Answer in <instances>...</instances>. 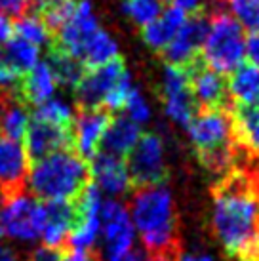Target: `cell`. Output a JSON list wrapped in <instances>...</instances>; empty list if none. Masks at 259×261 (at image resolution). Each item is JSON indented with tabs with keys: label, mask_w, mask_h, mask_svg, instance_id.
<instances>
[{
	"label": "cell",
	"mask_w": 259,
	"mask_h": 261,
	"mask_svg": "<svg viewBox=\"0 0 259 261\" xmlns=\"http://www.w3.org/2000/svg\"><path fill=\"white\" fill-rule=\"evenodd\" d=\"M33 10V0H0V15L4 17H23Z\"/></svg>",
	"instance_id": "4dcf8cb0"
},
{
	"label": "cell",
	"mask_w": 259,
	"mask_h": 261,
	"mask_svg": "<svg viewBox=\"0 0 259 261\" xmlns=\"http://www.w3.org/2000/svg\"><path fill=\"white\" fill-rule=\"evenodd\" d=\"M67 0H33V10H35L36 14H42L46 10H50L54 6H59V4H63Z\"/></svg>",
	"instance_id": "8d00e7d4"
},
{
	"label": "cell",
	"mask_w": 259,
	"mask_h": 261,
	"mask_svg": "<svg viewBox=\"0 0 259 261\" xmlns=\"http://www.w3.org/2000/svg\"><path fill=\"white\" fill-rule=\"evenodd\" d=\"M0 51H2L0 58L4 59L6 63H10L23 76L38 63V58H40V48L21 37H12L10 42Z\"/></svg>",
	"instance_id": "cb8c5ba5"
},
{
	"label": "cell",
	"mask_w": 259,
	"mask_h": 261,
	"mask_svg": "<svg viewBox=\"0 0 259 261\" xmlns=\"http://www.w3.org/2000/svg\"><path fill=\"white\" fill-rule=\"evenodd\" d=\"M181 261H214L208 254H185L181 255Z\"/></svg>",
	"instance_id": "60d3db41"
},
{
	"label": "cell",
	"mask_w": 259,
	"mask_h": 261,
	"mask_svg": "<svg viewBox=\"0 0 259 261\" xmlns=\"http://www.w3.org/2000/svg\"><path fill=\"white\" fill-rule=\"evenodd\" d=\"M90 175L101 193H107L115 198L126 195L132 189L126 160L120 156L97 152L90 162Z\"/></svg>",
	"instance_id": "2e32d148"
},
{
	"label": "cell",
	"mask_w": 259,
	"mask_h": 261,
	"mask_svg": "<svg viewBox=\"0 0 259 261\" xmlns=\"http://www.w3.org/2000/svg\"><path fill=\"white\" fill-rule=\"evenodd\" d=\"M0 225L4 234L17 242H35L40 239L42 214L40 200L33 196L15 195L0 202Z\"/></svg>",
	"instance_id": "8992f818"
},
{
	"label": "cell",
	"mask_w": 259,
	"mask_h": 261,
	"mask_svg": "<svg viewBox=\"0 0 259 261\" xmlns=\"http://www.w3.org/2000/svg\"><path fill=\"white\" fill-rule=\"evenodd\" d=\"M227 88L232 105L259 107V67L242 63L230 73Z\"/></svg>",
	"instance_id": "44dd1931"
},
{
	"label": "cell",
	"mask_w": 259,
	"mask_h": 261,
	"mask_svg": "<svg viewBox=\"0 0 259 261\" xmlns=\"http://www.w3.org/2000/svg\"><path fill=\"white\" fill-rule=\"evenodd\" d=\"M170 4L179 6L181 10H185L187 14H194L204 10V0H170Z\"/></svg>",
	"instance_id": "d590c367"
},
{
	"label": "cell",
	"mask_w": 259,
	"mask_h": 261,
	"mask_svg": "<svg viewBox=\"0 0 259 261\" xmlns=\"http://www.w3.org/2000/svg\"><path fill=\"white\" fill-rule=\"evenodd\" d=\"M14 35L29 40L35 46H51L54 44V35H51L50 27L46 25L42 15L31 12V14L19 17L14 25Z\"/></svg>",
	"instance_id": "484cf974"
},
{
	"label": "cell",
	"mask_w": 259,
	"mask_h": 261,
	"mask_svg": "<svg viewBox=\"0 0 259 261\" xmlns=\"http://www.w3.org/2000/svg\"><path fill=\"white\" fill-rule=\"evenodd\" d=\"M12 37H14V23L4 15H0V50L10 42Z\"/></svg>",
	"instance_id": "e575fe53"
},
{
	"label": "cell",
	"mask_w": 259,
	"mask_h": 261,
	"mask_svg": "<svg viewBox=\"0 0 259 261\" xmlns=\"http://www.w3.org/2000/svg\"><path fill=\"white\" fill-rule=\"evenodd\" d=\"M97 29H99V23H97L92 2L90 0H76L69 21L54 35L51 46L80 59V54L84 50L86 42Z\"/></svg>",
	"instance_id": "7c38bea8"
},
{
	"label": "cell",
	"mask_w": 259,
	"mask_h": 261,
	"mask_svg": "<svg viewBox=\"0 0 259 261\" xmlns=\"http://www.w3.org/2000/svg\"><path fill=\"white\" fill-rule=\"evenodd\" d=\"M214 232L232 261H259V195L250 175L232 170L214 185Z\"/></svg>",
	"instance_id": "6da1fadb"
},
{
	"label": "cell",
	"mask_w": 259,
	"mask_h": 261,
	"mask_svg": "<svg viewBox=\"0 0 259 261\" xmlns=\"http://www.w3.org/2000/svg\"><path fill=\"white\" fill-rule=\"evenodd\" d=\"M189 88L193 99L200 109H230L229 88L223 74L212 71L200 61V58L189 65Z\"/></svg>",
	"instance_id": "8fae6325"
},
{
	"label": "cell",
	"mask_w": 259,
	"mask_h": 261,
	"mask_svg": "<svg viewBox=\"0 0 259 261\" xmlns=\"http://www.w3.org/2000/svg\"><path fill=\"white\" fill-rule=\"evenodd\" d=\"M23 139H25V152L33 164L48 154L72 149V128L54 126V124L42 122L31 116L29 128L25 132Z\"/></svg>",
	"instance_id": "9a60e30c"
},
{
	"label": "cell",
	"mask_w": 259,
	"mask_h": 261,
	"mask_svg": "<svg viewBox=\"0 0 259 261\" xmlns=\"http://www.w3.org/2000/svg\"><path fill=\"white\" fill-rule=\"evenodd\" d=\"M124 109L128 113V118H132L136 124H145L149 122V118H151V107H149V103L145 99V95L137 88H134L130 92Z\"/></svg>",
	"instance_id": "f546056e"
},
{
	"label": "cell",
	"mask_w": 259,
	"mask_h": 261,
	"mask_svg": "<svg viewBox=\"0 0 259 261\" xmlns=\"http://www.w3.org/2000/svg\"><path fill=\"white\" fill-rule=\"evenodd\" d=\"M118 58V44L107 31L99 29L95 31L86 42L84 50L80 54V61L84 63L86 69H95L113 61Z\"/></svg>",
	"instance_id": "7402d4cb"
},
{
	"label": "cell",
	"mask_w": 259,
	"mask_h": 261,
	"mask_svg": "<svg viewBox=\"0 0 259 261\" xmlns=\"http://www.w3.org/2000/svg\"><path fill=\"white\" fill-rule=\"evenodd\" d=\"M29 105L19 94H0V134L10 139L21 141L29 128Z\"/></svg>",
	"instance_id": "ffe728a7"
},
{
	"label": "cell",
	"mask_w": 259,
	"mask_h": 261,
	"mask_svg": "<svg viewBox=\"0 0 259 261\" xmlns=\"http://www.w3.org/2000/svg\"><path fill=\"white\" fill-rule=\"evenodd\" d=\"M113 116L107 109H79L72 122V149L86 162H92L99 152L101 139Z\"/></svg>",
	"instance_id": "4fadbf2b"
},
{
	"label": "cell",
	"mask_w": 259,
	"mask_h": 261,
	"mask_svg": "<svg viewBox=\"0 0 259 261\" xmlns=\"http://www.w3.org/2000/svg\"><path fill=\"white\" fill-rule=\"evenodd\" d=\"M48 65L58 79V84H63L67 88H76L84 73L86 67L84 63L76 59L74 56L67 54V51L59 50L56 46H50V56H48Z\"/></svg>",
	"instance_id": "603a6c76"
},
{
	"label": "cell",
	"mask_w": 259,
	"mask_h": 261,
	"mask_svg": "<svg viewBox=\"0 0 259 261\" xmlns=\"http://www.w3.org/2000/svg\"><path fill=\"white\" fill-rule=\"evenodd\" d=\"M126 166H128L132 187L143 189L162 185L168 177L162 139L152 132L141 134L136 147L130 151Z\"/></svg>",
	"instance_id": "5b68a950"
},
{
	"label": "cell",
	"mask_w": 259,
	"mask_h": 261,
	"mask_svg": "<svg viewBox=\"0 0 259 261\" xmlns=\"http://www.w3.org/2000/svg\"><path fill=\"white\" fill-rule=\"evenodd\" d=\"M31 116L36 120L54 124V126H61V128H72V122H74V113L71 105H67L61 99H54V97L35 107V113Z\"/></svg>",
	"instance_id": "83f0119b"
},
{
	"label": "cell",
	"mask_w": 259,
	"mask_h": 261,
	"mask_svg": "<svg viewBox=\"0 0 259 261\" xmlns=\"http://www.w3.org/2000/svg\"><path fill=\"white\" fill-rule=\"evenodd\" d=\"M130 218H132V223L139 229L141 234L177 227L170 189L166 187L164 183L137 189L132 196Z\"/></svg>",
	"instance_id": "277c9868"
},
{
	"label": "cell",
	"mask_w": 259,
	"mask_h": 261,
	"mask_svg": "<svg viewBox=\"0 0 259 261\" xmlns=\"http://www.w3.org/2000/svg\"><path fill=\"white\" fill-rule=\"evenodd\" d=\"M101 237H103V255L107 261H116L134 250V223L128 208L120 200L111 198L101 204Z\"/></svg>",
	"instance_id": "52a82bcc"
},
{
	"label": "cell",
	"mask_w": 259,
	"mask_h": 261,
	"mask_svg": "<svg viewBox=\"0 0 259 261\" xmlns=\"http://www.w3.org/2000/svg\"><path fill=\"white\" fill-rule=\"evenodd\" d=\"M31 160L21 141L0 134V202L27 189Z\"/></svg>",
	"instance_id": "30bf717a"
},
{
	"label": "cell",
	"mask_w": 259,
	"mask_h": 261,
	"mask_svg": "<svg viewBox=\"0 0 259 261\" xmlns=\"http://www.w3.org/2000/svg\"><path fill=\"white\" fill-rule=\"evenodd\" d=\"M126 73L122 58H116L105 65L90 69L84 73L76 88H74V99L79 109H103V103L113 88L120 82Z\"/></svg>",
	"instance_id": "ba28073f"
},
{
	"label": "cell",
	"mask_w": 259,
	"mask_h": 261,
	"mask_svg": "<svg viewBox=\"0 0 259 261\" xmlns=\"http://www.w3.org/2000/svg\"><path fill=\"white\" fill-rule=\"evenodd\" d=\"M124 14L137 27H147L166 10V0H124Z\"/></svg>",
	"instance_id": "4316f807"
},
{
	"label": "cell",
	"mask_w": 259,
	"mask_h": 261,
	"mask_svg": "<svg viewBox=\"0 0 259 261\" xmlns=\"http://www.w3.org/2000/svg\"><path fill=\"white\" fill-rule=\"evenodd\" d=\"M61 261H103L97 252H82V250H67Z\"/></svg>",
	"instance_id": "d6a6232c"
},
{
	"label": "cell",
	"mask_w": 259,
	"mask_h": 261,
	"mask_svg": "<svg viewBox=\"0 0 259 261\" xmlns=\"http://www.w3.org/2000/svg\"><path fill=\"white\" fill-rule=\"evenodd\" d=\"M189 14L185 10H181L179 6H166V10L160 14L159 19H154L149 23L147 27L141 29V37H143L145 44L157 51H164L166 46L172 42L173 38L177 37V33L181 27L185 25Z\"/></svg>",
	"instance_id": "e0dca14e"
},
{
	"label": "cell",
	"mask_w": 259,
	"mask_h": 261,
	"mask_svg": "<svg viewBox=\"0 0 259 261\" xmlns=\"http://www.w3.org/2000/svg\"><path fill=\"white\" fill-rule=\"evenodd\" d=\"M230 15L240 23L242 29L252 33L259 31V0H223Z\"/></svg>",
	"instance_id": "f1b7e54d"
},
{
	"label": "cell",
	"mask_w": 259,
	"mask_h": 261,
	"mask_svg": "<svg viewBox=\"0 0 259 261\" xmlns=\"http://www.w3.org/2000/svg\"><path fill=\"white\" fill-rule=\"evenodd\" d=\"M116 261H147V259H145L143 252H139V250H130L128 254L122 255L120 259H116Z\"/></svg>",
	"instance_id": "ab89813d"
},
{
	"label": "cell",
	"mask_w": 259,
	"mask_h": 261,
	"mask_svg": "<svg viewBox=\"0 0 259 261\" xmlns=\"http://www.w3.org/2000/svg\"><path fill=\"white\" fill-rule=\"evenodd\" d=\"M40 239L46 246L67 250V239L76 223L74 200H40Z\"/></svg>",
	"instance_id": "5bb4252c"
},
{
	"label": "cell",
	"mask_w": 259,
	"mask_h": 261,
	"mask_svg": "<svg viewBox=\"0 0 259 261\" xmlns=\"http://www.w3.org/2000/svg\"><path fill=\"white\" fill-rule=\"evenodd\" d=\"M65 252H67V250H63V248H51V246L42 244V246L35 248V250L27 255L25 261H61Z\"/></svg>",
	"instance_id": "1f68e13d"
},
{
	"label": "cell",
	"mask_w": 259,
	"mask_h": 261,
	"mask_svg": "<svg viewBox=\"0 0 259 261\" xmlns=\"http://www.w3.org/2000/svg\"><path fill=\"white\" fill-rule=\"evenodd\" d=\"M183 252H175V254H160V255H149V261H181Z\"/></svg>",
	"instance_id": "f35d334b"
},
{
	"label": "cell",
	"mask_w": 259,
	"mask_h": 261,
	"mask_svg": "<svg viewBox=\"0 0 259 261\" xmlns=\"http://www.w3.org/2000/svg\"><path fill=\"white\" fill-rule=\"evenodd\" d=\"M162 99H164L166 116L177 126L187 128L189 122L193 120V116L198 113V107H196L193 94H191V88L181 90V92H173V94H166L162 95Z\"/></svg>",
	"instance_id": "d4e9b609"
},
{
	"label": "cell",
	"mask_w": 259,
	"mask_h": 261,
	"mask_svg": "<svg viewBox=\"0 0 259 261\" xmlns=\"http://www.w3.org/2000/svg\"><path fill=\"white\" fill-rule=\"evenodd\" d=\"M210 27V12L204 8L200 12L189 14L185 25L181 27L177 37L166 46L162 51L168 65L189 67L200 58V50Z\"/></svg>",
	"instance_id": "9c48e42d"
},
{
	"label": "cell",
	"mask_w": 259,
	"mask_h": 261,
	"mask_svg": "<svg viewBox=\"0 0 259 261\" xmlns=\"http://www.w3.org/2000/svg\"><path fill=\"white\" fill-rule=\"evenodd\" d=\"M223 0H216L210 12V27L200 50V61L219 74H230L242 65L246 37L240 23L225 12Z\"/></svg>",
	"instance_id": "3957f363"
},
{
	"label": "cell",
	"mask_w": 259,
	"mask_h": 261,
	"mask_svg": "<svg viewBox=\"0 0 259 261\" xmlns=\"http://www.w3.org/2000/svg\"><path fill=\"white\" fill-rule=\"evenodd\" d=\"M139 138H141L139 124H136L128 116H116L111 120L105 136L101 139L99 152H107V154L124 159L136 147Z\"/></svg>",
	"instance_id": "d6986e66"
},
{
	"label": "cell",
	"mask_w": 259,
	"mask_h": 261,
	"mask_svg": "<svg viewBox=\"0 0 259 261\" xmlns=\"http://www.w3.org/2000/svg\"><path fill=\"white\" fill-rule=\"evenodd\" d=\"M58 88V79L51 71V67L48 65V61H38L29 73L23 76L21 86H19V97L27 105H42L44 101H48L56 94Z\"/></svg>",
	"instance_id": "ac0fdd59"
},
{
	"label": "cell",
	"mask_w": 259,
	"mask_h": 261,
	"mask_svg": "<svg viewBox=\"0 0 259 261\" xmlns=\"http://www.w3.org/2000/svg\"><path fill=\"white\" fill-rule=\"evenodd\" d=\"M2 234H4V231H2V225H0V239H2Z\"/></svg>",
	"instance_id": "b9f144b4"
},
{
	"label": "cell",
	"mask_w": 259,
	"mask_h": 261,
	"mask_svg": "<svg viewBox=\"0 0 259 261\" xmlns=\"http://www.w3.org/2000/svg\"><path fill=\"white\" fill-rule=\"evenodd\" d=\"M0 261H21V255L17 254L12 246L0 244Z\"/></svg>",
	"instance_id": "74e56055"
},
{
	"label": "cell",
	"mask_w": 259,
	"mask_h": 261,
	"mask_svg": "<svg viewBox=\"0 0 259 261\" xmlns=\"http://www.w3.org/2000/svg\"><path fill=\"white\" fill-rule=\"evenodd\" d=\"M246 56L250 58V63L259 67V31L252 33L250 38L246 40Z\"/></svg>",
	"instance_id": "836d02e7"
},
{
	"label": "cell",
	"mask_w": 259,
	"mask_h": 261,
	"mask_svg": "<svg viewBox=\"0 0 259 261\" xmlns=\"http://www.w3.org/2000/svg\"><path fill=\"white\" fill-rule=\"evenodd\" d=\"M90 181V162L65 149L31 164L27 187L38 200H76Z\"/></svg>",
	"instance_id": "7a4b0ae2"
}]
</instances>
